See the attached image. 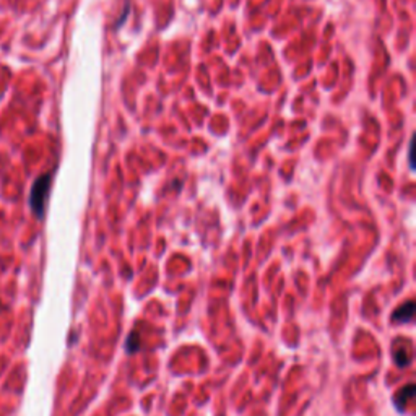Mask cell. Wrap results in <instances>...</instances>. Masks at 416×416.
<instances>
[{"label":"cell","instance_id":"1","mask_svg":"<svg viewBox=\"0 0 416 416\" xmlns=\"http://www.w3.org/2000/svg\"><path fill=\"white\" fill-rule=\"evenodd\" d=\"M49 189H50V174H42V176H39L31 187L30 203H31L33 213L38 218H42V215H44Z\"/></svg>","mask_w":416,"mask_h":416},{"label":"cell","instance_id":"4","mask_svg":"<svg viewBox=\"0 0 416 416\" xmlns=\"http://www.w3.org/2000/svg\"><path fill=\"white\" fill-rule=\"evenodd\" d=\"M395 361L398 366H406V364L410 363V354H408L406 349H400V351L395 354Z\"/></svg>","mask_w":416,"mask_h":416},{"label":"cell","instance_id":"3","mask_svg":"<svg viewBox=\"0 0 416 416\" xmlns=\"http://www.w3.org/2000/svg\"><path fill=\"white\" fill-rule=\"evenodd\" d=\"M413 393H414V385H408L405 389H401V392L398 393V397L395 398V401L400 405V403H406L408 400L413 398Z\"/></svg>","mask_w":416,"mask_h":416},{"label":"cell","instance_id":"2","mask_svg":"<svg viewBox=\"0 0 416 416\" xmlns=\"http://www.w3.org/2000/svg\"><path fill=\"white\" fill-rule=\"evenodd\" d=\"M413 314H414V303L413 301H408L405 303L401 308H398L393 314V320H400V322H408V320L413 319Z\"/></svg>","mask_w":416,"mask_h":416}]
</instances>
